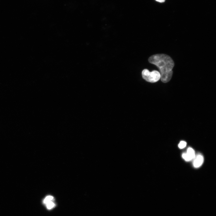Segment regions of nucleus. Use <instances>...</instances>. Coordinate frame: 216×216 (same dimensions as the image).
Listing matches in <instances>:
<instances>
[{
    "label": "nucleus",
    "mask_w": 216,
    "mask_h": 216,
    "mask_svg": "<svg viewBox=\"0 0 216 216\" xmlns=\"http://www.w3.org/2000/svg\"><path fill=\"white\" fill-rule=\"evenodd\" d=\"M142 75L143 79L151 83L156 82L160 78V72L156 70L150 72L147 69H144L142 72Z\"/></svg>",
    "instance_id": "2"
},
{
    "label": "nucleus",
    "mask_w": 216,
    "mask_h": 216,
    "mask_svg": "<svg viewBox=\"0 0 216 216\" xmlns=\"http://www.w3.org/2000/svg\"><path fill=\"white\" fill-rule=\"evenodd\" d=\"M148 62L155 65L159 69L160 79L164 83L169 82L172 76V70L174 66L172 59L169 56L164 54H158L151 56Z\"/></svg>",
    "instance_id": "1"
},
{
    "label": "nucleus",
    "mask_w": 216,
    "mask_h": 216,
    "mask_svg": "<svg viewBox=\"0 0 216 216\" xmlns=\"http://www.w3.org/2000/svg\"><path fill=\"white\" fill-rule=\"evenodd\" d=\"M186 142L183 141H181L179 143L178 146L179 148L182 149L184 148L186 145Z\"/></svg>",
    "instance_id": "7"
},
{
    "label": "nucleus",
    "mask_w": 216,
    "mask_h": 216,
    "mask_svg": "<svg viewBox=\"0 0 216 216\" xmlns=\"http://www.w3.org/2000/svg\"><path fill=\"white\" fill-rule=\"evenodd\" d=\"M46 204L47 207L48 209H51L52 208L55 206L54 203L52 201L47 202Z\"/></svg>",
    "instance_id": "6"
},
{
    "label": "nucleus",
    "mask_w": 216,
    "mask_h": 216,
    "mask_svg": "<svg viewBox=\"0 0 216 216\" xmlns=\"http://www.w3.org/2000/svg\"><path fill=\"white\" fill-rule=\"evenodd\" d=\"M182 157L186 161H190L186 153L183 154H182Z\"/></svg>",
    "instance_id": "8"
},
{
    "label": "nucleus",
    "mask_w": 216,
    "mask_h": 216,
    "mask_svg": "<svg viewBox=\"0 0 216 216\" xmlns=\"http://www.w3.org/2000/svg\"><path fill=\"white\" fill-rule=\"evenodd\" d=\"M190 160L194 159L195 157V152L194 150L190 147L188 148L187 152L186 153Z\"/></svg>",
    "instance_id": "4"
},
{
    "label": "nucleus",
    "mask_w": 216,
    "mask_h": 216,
    "mask_svg": "<svg viewBox=\"0 0 216 216\" xmlns=\"http://www.w3.org/2000/svg\"><path fill=\"white\" fill-rule=\"evenodd\" d=\"M194 159L193 165L196 168L200 167L203 163L204 158L201 154H197L196 156H195Z\"/></svg>",
    "instance_id": "3"
},
{
    "label": "nucleus",
    "mask_w": 216,
    "mask_h": 216,
    "mask_svg": "<svg viewBox=\"0 0 216 216\" xmlns=\"http://www.w3.org/2000/svg\"><path fill=\"white\" fill-rule=\"evenodd\" d=\"M53 199V197L51 196H47L44 199V203L45 204H46L47 202L52 201Z\"/></svg>",
    "instance_id": "5"
},
{
    "label": "nucleus",
    "mask_w": 216,
    "mask_h": 216,
    "mask_svg": "<svg viewBox=\"0 0 216 216\" xmlns=\"http://www.w3.org/2000/svg\"><path fill=\"white\" fill-rule=\"evenodd\" d=\"M157 1H158L160 2H164L165 0H155Z\"/></svg>",
    "instance_id": "9"
}]
</instances>
